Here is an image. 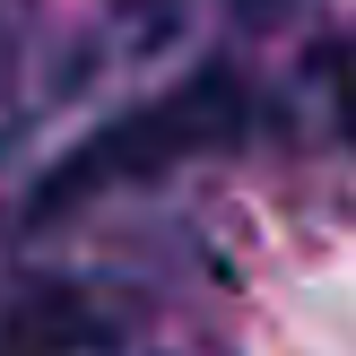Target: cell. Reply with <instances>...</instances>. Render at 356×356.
<instances>
[{
	"mask_svg": "<svg viewBox=\"0 0 356 356\" xmlns=\"http://www.w3.org/2000/svg\"><path fill=\"white\" fill-rule=\"evenodd\" d=\"M235 131H243V79L200 70V79H183L174 96H156V104H139V113H122L113 131L79 139V148L44 174L35 218H61V209H79L87 191H113V183H148V174L183 165V156H200V148H226Z\"/></svg>",
	"mask_w": 356,
	"mask_h": 356,
	"instance_id": "1",
	"label": "cell"
}]
</instances>
